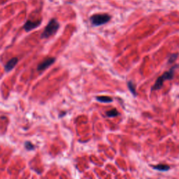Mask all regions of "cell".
Wrapping results in <instances>:
<instances>
[{"label": "cell", "mask_w": 179, "mask_h": 179, "mask_svg": "<svg viewBox=\"0 0 179 179\" xmlns=\"http://www.w3.org/2000/svg\"><path fill=\"white\" fill-rule=\"evenodd\" d=\"M176 69V66H174L169 69V71L164 72L161 76H160L157 79V81H155L154 85L152 87V90H157L161 89L164 81L171 80V79L173 78L174 76V71H175Z\"/></svg>", "instance_id": "cell-1"}, {"label": "cell", "mask_w": 179, "mask_h": 179, "mask_svg": "<svg viewBox=\"0 0 179 179\" xmlns=\"http://www.w3.org/2000/svg\"><path fill=\"white\" fill-rule=\"evenodd\" d=\"M60 28V24L59 22L57 21V20L51 19L49 22L48 23V25H46L45 29L43 30L41 35V39H48L50 36L54 35L55 34H56L57 30Z\"/></svg>", "instance_id": "cell-2"}, {"label": "cell", "mask_w": 179, "mask_h": 179, "mask_svg": "<svg viewBox=\"0 0 179 179\" xmlns=\"http://www.w3.org/2000/svg\"><path fill=\"white\" fill-rule=\"evenodd\" d=\"M111 18V16L107 13H99L92 15L90 20L94 26H101L110 21Z\"/></svg>", "instance_id": "cell-3"}, {"label": "cell", "mask_w": 179, "mask_h": 179, "mask_svg": "<svg viewBox=\"0 0 179 179\" xmlns=\"http://www.w3.org/2000/svg\"><path fill=\"white\" fill-rule=\"evenodd\" d=\"M55 62V57H49L43 60L42 62H41L38 66H37V70L38 71H43L48 68L50 65H52Z\"/></svg>", "instance_id": "cell-4"}, {"label": "cell", "mask_w": 179, "mask_h": 179, "mask_svg": "<svg viewBox=\"0 0 179 179\" xmlns=\"http://www.w3.org/2000/svg\"><path fill=\"white\" fill-rule=\"evenodd\" d=\"M41 23V20H36V21H32V20H28L25 22V24L23 26V28L26 32H30L31 30L36 29L38 27Z\"/></svg>", "instance_id": "cell-5"}, {"label": "cell", "mask_w": 179, "mask_h": 179, "mask_svg": "<svg viewBox=\"0 0 179 179\" xmlns=\"http://www.w3.org/2000/svg\"><path fill=\"white\" fill-rule=\"evenodd\" d=\"M18 61V59L17 57H13L12 58V59H11L5 65V71L6 72H9L10 71L12 70V69L15 67V65L17 64Z\"/></svg>", "instance_id": "cell-6"}, {"label": "cell", "mask_w": 179, "mask_h": 179, "mask_svg": "<svg viewBox=\"0 0 179 179\" xmlns=\"http://www.w3.org/2000/svg\"><path fill=\"white\" fill-rule=\"evenodd\" d=\"M153 169H155V170L160 171H167L169 170V169H170V167H169V165L163 164L155 165V166H153Z\"/></svg>", "instance_id": "cell-7"}, {"label": "cell", "mask_w": 179, "mask_h": 179, "mask_svg": "<svg viewBox=\"0 0 179 179\" xmlns=\"http://www.w3.org/2000/svg\"><path fill=\"white\" fill-rule=\"evenodd\" d=\"M96 99L97 101L104 102V103H109V102H113V99L108 96H99L97 97Z\"/></svg>", "instance_id": "cell-8"}, {"label": "cell", "mask_w": 179, "mask_h": 179, "mask_svg": "<svg viewBox=\"0 0 179 179\" xmlns=\"http://www.w3.org/2000/svg\"><path fill=\"white\" fill-rule=\"evenodd\" d=\"M106 116L108 118H113V117H116V116L119 115V113H118L117 109L113 108L111 109V110L107 111V112L106 113Z\"/></svg>", "instance_id": "cell-9"}, {"label": "cell", "mask_w": 179, "mask_h": 179, "mask_svg": "<svg viewBox=\"0 0 179 179\" xmlns=\"http://www.w3.org/2000/svg\"><path fill=\"white\" fill-rule=\"evenodd\" d=\"M127 86H128V88L129 89L130 92H131L134 95V96H136V86H135V85H134V83L132 82V81H129V82L127 83Z\"/></svg>", "instance_id": "cell-10"}, {"label": "cell", "mask_w": 179, "mask_h": 179, "mask_svg": "<svg viewBox=\"0 0 179 179\" xmlns=\"http://www.w3.org/2000/svg\"><path fill=\"white\" fill-rule=\"evenodd\" d=\"M25 148H26V149L28 150H32L34 149V145L31 142H29V141H26V142L25 143Z\"/></svg>", "instance_id": "cell-11"}, {"label": "cell", "mask_w": 179, "mask_h": 179, "mask_svg": "<svg viewBox=\"0 0 179 179\" xmlns=\"http://www.w3.org/2000/svg\"><path fill=\"white\" fill-rule=\"evenodd\" d=\"M176 57H177V55H176V54H174V55H171V57H170V60H169V62H174V60H175L176 59Z\"/></svg>", "instance_id": "cell-12"}]
</instances>
